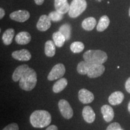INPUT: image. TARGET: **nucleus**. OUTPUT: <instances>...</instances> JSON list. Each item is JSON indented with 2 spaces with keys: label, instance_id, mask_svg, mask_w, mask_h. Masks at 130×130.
Returning <instances> with one entry per match:
<instances>
[{
  "label": "nucleus",
  "instance_id": "1",
  "mask_svg": "<svg viewBox=\"0 0 130 130\" xmlns=\"http://www.w3.org/2000/svg\"><path fill=\"white\" fill-rule=\"evenodd\" d=\"M30 122L34 128H45L50 125L51 123V116L46 110H36L31 115Z\"/></svg>",
  "mask_w": 130,
  "mask_h": 130
},
{
  "label": "nucleus",
  "instance_id": "2",
  "mask_svg": "<svg viewBox=\"0 0 130 130\" xmlns=\"http://www.w3.org/2000/svg\"><path fill=\"white\" fill-rule=\"evenodd\" d=\"M37 81L36 72L32 68H29L19 80V87L22 90L29 92L32 90L36 87Z\"/></svg>",
  "mask_w": 130,
  "mask_h": 130
},
{
  "label": "nucleus",
  "instance_id": "3",
  "mask_svg": "<svg viewBox=\"0 0 130 130\" xmlns=\"http://www.w3.org/2000/svg\"><path fill=\"white\" fill-rule=\"evenodd\" d=\"M84 61L91 64H103L107 60L108 56L106 53L101 50H88L83 54Z\"/></svg>",
  "mask_w": 130,
  "mask_h": 130
},
{
  "label": "nucleus",
  "instance_id": "4",
  "mask_svg": "<svg viewBox=\"0 0 130 130\" xmlns=\"http://www.w3.org/2000/svg\"><path fill=\"white\" fill-rule=\"evenodd\" d=\"M87 6L86 0H72L70 4L68 14L72 18H77L86 10Z\"/></svg>",
  "mask_w": 130,
  "mask_h": 130
},
{
  "label": "nucleus",
  "instance_id": "5",
  "mask_svg": "<svg viewBox=\"0 0 130 130\" xmlns=\"http://www.w3.org/2000/svg\"><path fill=\"white\" fill-rule=\"evenodd\" d=\"M66 72V68L62 63H58L52 68L47 78L49 81H54L62 78Z\"/></svg>",
  "mask_w": 130,
  "mask_h": 130
},
{
  "label": "nucleus",
  "instance_id": "6",
  "mask_svg": "<svg viewBox=\"0 0 130 130\" xmlns=\"http://www.w3.org/2000/svg\"><path fill=\"white\" fill-rule=\"evenodd\" d=\"M58 108L63 118L70 119L73 117L74 111L69 103L65 100H60L58 103Z\"/></svg>",
  "mask_w": 130,
  "mask_h": 130
},
{
  "label": "nucleus",
  "instance_id": "7",
  "mask_svg": "<svg viewBox=\"0 0 130 130\" xmlns=\"http://www.w3.org/2000/svg\"><path fill=\"white\" fill-rule=\"evenodd\" d=\"M105 69V66L103 64H92L87 75L90 78H96L102 75L104 72Z\"/></svg>",
  "mask_w": 130,
  "mask_h": 130
},
{
  "label": "nucleus",
  "instance_id": "8",
  "mask_svg": "<svg viewBox=\"0 0 130 130\" xmlns=\"http://www.w3.org/2000/svg\"><path fill=\"white\" fill-rule=\"evenodd\" d=\"M30 14L27 10H19L15 11L10 14V18L12 20L19 22H24L30 18Z\"/></svg>",
  "mask_w": 130,
  "mask_h": 130
},
{
  "label": "nucleus",
  "instance_id": "9",
  "mask_svg": "<svg viewBox=\"0 0 130 130\" xmlns=\"http://www.w3.org/2000/svg\"><path fill=\"white\" fill-rule=\"evenodd\" d=\"M94 95L86 89H81L78 92V99L84 104L91 103L94 100Z\"/></svg>",
  "mask_w": 130,
  "mask_h": 130
},
{
  "label": "nucleus",
  "instance_id": "10",
  "mask_svg": "<svg viewBox=\"0 0 130 130\" xmlns=\"http://www.w3.org/2000/svg\"><path fill=\"white\" fill-rule=\"evenodd\" d=\"M51 26V19L48 16L43 14L40 17L36 24L37 30L40 31H46Z\"/></svg>",
  "mask_w": 130,
  "mask_h": 130
},
{
  "label": "nucleus",
  "instance_id": "11",
  "mask_svg": "<svg viewBox=\"0 0 130 130\" xmlns=\"http://www.w3.org/2000/svg\"><path fill=\"white\" fill-rule=\"evenodd\" d=\"M12 57L19 61H28L31 58V54L28 50L22 49L21 50L15 51L12 54Z\"/></svg>",
  "mask_w": 130,
  "mask_h": 130
},
{
  "label": "nucleus",
  "instance_id": "12",
  "mask_svg": "<svg viewBox=\"0 0 130 130\" xmlns=\"http://www.w3.org/2000/svg\"><path fill=\"white\" fill-rule=\"evenodd\" d=\"M83 118L86 122L89 123H93L95 120L96 115L93 108L90 106H86L84 107L82 111Z\"/></svg>",
  "mask_w": 130,
  "mask_h": 130
},
{
  "label": "nucleus",
  "instance_id": "13",
  "mask_svg": "<svg viewBox=\"0 0 130 130\" xmlns=\"http://www.w3.org/2000/svg\"><path fill=\"white\" fill-rule=\"evenodd\" d=\"M101 111L103 116V118L106 122H110L113 119L115 116L113 108L108 105H104L101 108Z\"/></svg>",
  "mask_w": 130,
  "mask_h": 130
},
{
  "label": "nucleus",
  "instance_id": "14",
  "mask_svg": "<svg viewBox=\"0 0 130 130\" xmlns=\"http://www.w3.org/2000/svg\"><path fill=\"white\" fill-rule=\"evenodd\" d=\"M54 7L56 10L64 14L69 12L70 5L68 0H54Z\"/></svg>",
  "mask_w": 130,
  "mask_h": 130
},
{
  "label": "nucleus",
  "instance_id": "15",
  "mask_svg": "<svg viewBox=\"0 0 130 130\" xmlns=\"http://www.w3.org/2000/svg\"><path fill=\"white\" fill-rule=\"evenodd\" d=\"M124 100V95L121 91L113 92L108 97V102L111 105H118L121 104Z\"/></svg>",
  "mask_w": 130,
  "mask_h": 130
},
{
  "label": "nucleus",
  "instance_id": "16",
  "mask_svg": "<svg viewBox=\"0 0 130 130\" xmlns=\"http://www.w3.org/2000/svg\"><path fill=\"white\" fill-rule=\"evenodd\" d=\"M28 68L29 66L27 64H22L16 68L12 75V79L13 81L14 82L19 81Z\"/></svg>",
  "mask_w": 130,
  "mask_h": 130
},
{
  "label": "nucleus",
  "instance_id": "17",
  "mask_svg": "<svg viewBox=\"0 0 130 130\" xmlns=\"http://www.w3.org/2000/svg\"><path fill=\"white\" fill-rule=\"evenodd\" d=\"M31 40L30 34L27 31H22L17 34L15 37V41L19 45H27Z\"/></svg>",
  "mask_w": 130,
  "mask_h": 130
},
{
  "label": "nucleus",
  "instance_id": "18",
  "mask_svg": "<svg viewBox=\"0 0 130 130\" xmlns=\"http://www.w3.org/2000/svg\"><path fill=\"white\" fill-rule=\"evenodd\" d=\"M97 22L95 18L89 17L84 19L81 24L83 28L86 31H92L95 28Z\"/></svg>",
  "mask_w": 130,
  "mask_h": 130
},
{
  "label": "nucleus",
  "instance_id": "19",
  "mask_svg": "<svg viewBox=\"0 0 130 130\" xmlns=\"http://www.w3.org/2000/svg\"><path fill=\"white\" fill-rule=\"evenodd\" d=\"M68 85V80L65 78H61L55 83L53 87V91L54 93H57L63 91Z\"/></svg>",
  "mask_w": 130,
  "mask_h": 130
},
{
  "label": "nucleus",
  "instance_id": "20",
  "mask_svg": "<svg viewBox=\"0 0 130 130\" xmlns=\"http://www.w3.org/2000/svg\"><path fill=\"white\" fill-rule=\"evenodd\" d=\"M56 45L52 40H48L45 43V54L48 57H53L56 54Z\"/></svg>",
  "mask_w": 130,
  "mask_h": 130
},
{
  "label": "nucleus",
  "instance_id": "21",
  "mask_svg": "<svg viewBox=\"0 0 130 130\" xmlns=\"http://www.w3.org/2000/svg\"><path fill=\"white\" fill-rule=\"evenodd\" d=\"M14 33L15 31L13 28H9L5 31L2 36V40L4 45H9L12 43Z\"/></svg>",
  "mask_w": 130,
  "mask_h": 130
},
{
  "label": "nucleus",
  "instance_id": "22",
  "mask_svg": "<svg viewBox=\"0 0 130 130\" xmlns=\"http://www.w3.org/2000/svg\"><path fill=\"white\" fill-rule=\"evenodd\" d=\"M110 24V19L107 15H104L101 17L96 26L98 31L102 32L108 28Z\"/></svg>",
  "mask_w": 130,
  "mask_h": 130
},
{
  "label": "nucleus",
  "instance_id": "23",
  "mask_svg": "<svg viewBox=\"0 0 130 130\" xmlns=\"http://www.w3.org/2000/svg\"><path fill=\"white\" fill-rule=\"evenodd\" d=\"M53 39L56 46L58 48L62 47L66 40L64 35L59 31L54 32L53 35Z\"/></svg>",
  "mask_w": 130,
  "mask_h": 130
},
{
  "label": "nucleus",
  "instance_id": "24",
  "mask_svg": "<svg viewBox=\"0 0 130 130\" xmlns=\"http://www.w3.org/2000/svg\"><path fill=\"white\" fill-rule=\"evenodd\" d=\"M91 63L86 61H81L77 65V70L78 74L81 75H87L89 69L91 66Z\"/></svg>",
  "mask_w": 130,
  "mask_h": 130
},
{
  "label": "nucleus",
  "instance_id": "25",
  "mask_svg": "<svg viewBox=\"0 0 130 130\" xmlns=\"http://www.w3.org/2000/svg\"><path fill=\"white\" fill-rule=\"evenodd\" d=\"M71 26L69 24H63L60 27L59 31L64 35L66 40H69L71 36Z\"/></svg>",
  "mask_w": 130,
  "mask_h": 130
},
{
  "label": "nucleus",
  "instance_id": "26",
  "mask_svg": "<svg viewBox=\"0 0 130 130\" xmlns=\"http://www.w3.org/2000/svg\"><path fill=\"white\" fill-rule=\"evenodd\" d=\"M71 51L74 53H79L84 49V45L81 42H74L70 46Z\"/></svg>",
  "mask_w": 130,
  "mask_h": 130
},
{
  "label": "nucleus",
  "instance_id": "27",
  "mask_svg": "<svg viewBox=\"0 0 130 130\" xmlns=\"http://www.w3.org/2000/svg\"><path fill=\"white\" fill-rule=\"evenodd\" d=\"M49 18L51 19V21H53L54 22H58V21H61L63 18V14L60 13L57 11H53L50 12L48 14Z\"/></svg>",
  "mask_w": 130,
  "mask_h": 130
},
{
  "label": "nucleus",
  "instance_id": "28",
  "mask_svg": "<svg viewBox=\"0 0 130 130\" xmlns=\"http://www.w3.org/2000/svg\"><path fill=\"white\" fill-rule=\"evenodd\" d=\"M121 128V125L118 122H113L107 126L106 130H119Z\"/></svg>",
  "mask_w": 130,
  "mask_h": 130
},
{
  "label": "nucleus",
  "instance_id": "29",
  "mask_svg": "<svg viewBox=\"0 0 130 130\" xmlns=\"http://www.w3.org/2000/svg\"><path fill=\"white\" fill-rule=\"evenodd\" d=\"M3 130H19V126L17 123H12L4 127Z\"/></svg>",
  "mask_w": 130,
  "mask_h": 130
},
{
  "label": "nucleus",
  "instance_id": "30",
  "mask_svg": "<svg viewBox=\"0 0 130 130\" xmlns=\"http://www.w3.org/2000/svg\"><path fill=\"white\" fill-rule=\"evenodd\" d=\"M125 89L126 92H128V93H130V77L128 78L127 80L125 82Z\"/></svg>",
  "mask_w": 130,
  "mask_h": 130
},
{
  "label": "nucleus",
  "instance_id": "31",
  "mask_svg": "<svg viewBox=\"0 0 130 130\" xmlns=\"http://www.w3.org/2000/svg\"><path fill=\"white\" fill-rule=\"evenodd\" d=\"M45 130H58L57 126L55 125H51L49 126Z\"/></svg>",
  "mask_w": 130,
  "mask_h": 130
},
{
  "label": "nucleus",
  "instance_id": "32",
  "mask_svg": "<svg viewBox=\"0 0 130 130\" xmlns=\"http://www.w3.org/2000/svg\"><path fill=\"white\" fill-rule=\"evenodd\" d=\"M5 14H6V13H5L4 10L3 8H0V19H3L5 15Z\"/></svg>",
  "mask_w": 130,
  "mask_h": 130
},
{
  "label": "nucleus",
  "instance_id": "33",
  "mask_svg": "<svg viewBox=\"0 0 130 130\" xmlns=\"http://www.w3.org/2000/svg\"><path fill=\"white\" fill-rule=\"evenodd\" d=\"M44 1L45 0H35V2L38 6H41L44 3Z\"/></svg>",
  "mask_w": 130,
  "mask_h": 130
},
{
  "label": "nucleus",
  "instance_id": "34",
  "mask_svg": "<svg viewBox=\"0 0 130 130\" xmlns=\"http://www.w3.org/2000/svg\"><path fill=\"white\" fill-rule=\"evenodd\" d=\"M128 111H129V113H130V101H129V104H128Z\"/></svg>",
  "mask_w": 130,
  "mask_h": 130
},
{
  "label": "nucleus",
  "instance_id": "35",
  "mask_svg": "<svg viewBox=\"0 0 130 130\" xmlns=\"http://www.w3.org/2000/svg\"><path fill=\"white\" fill-rule=\"evenodd\" d=\"M128 13H129V16L130 17V7H129V12H128Z\"/></svg>",
  "mask_w": 130,
  "mask_h": 130
},
{
  "label": "nucleus",
  "instance_id": "36",
  "mask_svg": "<svg viewBox=\"0 0 130 130\" xmlns=\"http://www.w3.org/2000/svg\"><path fill=\"white\" fill-rule=\"evenodd\" d=\"M96 1H98V2H101V1H102V0H96Z\"/></svg>",
  "mask_w": 130,
  "mask_h": 130
},
{
  "label": "nucleus",
  "instance_id": "37",
  "mask_svg": "<svg viewBox=\"0 0 130 130\" xmlns=\"http://www.w3.org/2000/svg\"><path fill=\"white\" fill-rule=\"evenodd\" d=\"M119 130H123V129H122V128H121V129H119Z\"/></svg>",
  "mask_w": 130,
  "mask_h": 130
}]
</instances>
